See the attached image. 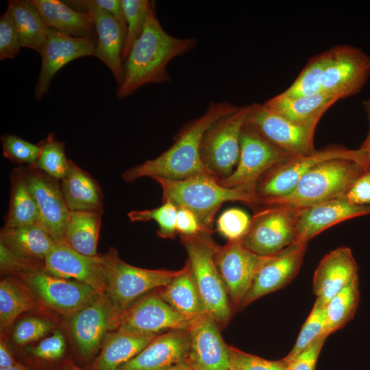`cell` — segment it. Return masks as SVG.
<instances>
[{"instance_id": "6da1fadb", "label": "cell", "mask_w": 370, "mask_h": 370, "mask_svg": "<svg viewBox=\"0 0 370 370\" xmlns=\"http://www.w3.org/2000/svg\"><path fill=\"white\" fill-rule=\"evenodd\" d=\"M237 108L227 101L210 103L203 114L180 130L171 147L158 157L126 170L123 180L133 182L144 177L180 180L208 174L200 156L203 136L216 121Z\"/></svg>"}, {"instance_id": "7a4b0ae2", "label": "cell", "mask_w": 370, "mask_h": 370, "mask_svg": "<svg viewBox=\"0 0 370 370\" xmlns=\"http://www.w3.org/2000/svg\"><path fill=\"white\" fill-rule=\"evenodd\" d=\"M197 43L195 38H179L168 34L156 15L153 3L143 32L124 63V77L118 86V98L129 97L147 84L170 81L166 71L168 64L195 48Z\"/></svg>"}, {"instance_id": "3957f363", "label": "cell", "mask_w": 370, "mask_h": 370, "mask_svg": "<svg viewBox=\"0 0 370 370\" xmlns=\"http://www.w3.org/2000/svg\"><path fill=\"white\" fill-rule=\"evenodd\" d=\"M369 161L336 158L313 167L288 195L258 206L305 208L345 197L353 184L369 170Z\"/></svg>"}, {"instance_id": "277c9868", "label": "cell", "mask_w": 370, "mask_h": 370, "mask_svg": "<svg viewBox=\"0 0 370 370\" xmlns=\"http://www.w3.org/2000/svg\"><path fill=\"white\" fill-rule=\"evenodd\" d=\"M161 187L163 201L186 208L196 217L202 232L212 234L214 217L228 201H240L254 208L256 197L241 189L226 188L208 175H199L180 180L153 178Z\"/></svg>"}, {"instance_id": "5b68a950", "label": "cell", "mask_w": 370, "mask_h": 370, "mask_svg": "<svg viewBox=\"0 0 370 370\" xmlns=\"http://www.w3.org/2000/svg\"><path fill=\"white\" fill-rule=\"evenodd\" d=\"M187 254V263L206 314L217 323H226L231 317L230 297L215 262L217 245L211 234L200 232L180 236Z\"/></svg>"}, {"instance_id": "8992f818", "label": "cell", "mask_w": 370, "mask_h": 370, "mask_svg": "<svg viewBox=\"0 0 370 370\" xmlns=\"http://www.w3.org/2000/svg\"><path fill=\"white\" fill-rule=\"evenodd\" d=\"M106 286L105 295L120 316L136 298L144 293L164 287L180 270L147 269L123 261L114 248L103 255Z\"/></svg>"}, {"instance_id": "52a82bcc", "label": "cell", "mask_w": 370, "mask_h": 370, "mask_svg": "<svg viewBox=\"0 0 370 370\" xmlns=\"http://www.w3.org/2000/svg\"><path fill=\"white\" fill-rule=\"evenodd\" d=\"M336 158L368 160L367 153L359 148L349 149L336 145L316 150L308 155L293 156L273 166L260 177L255 190V196L258 201L256 206L288 195L313 167L325 161Z\"/></svg>"}, {"instance_id": "ba28073f", "label": "cell", "mask_w": 370, "mask_h": 370, "mask_svg": "<svg viewBox=\"0 0 370 370\" xmlns=\"http://www.w3.org/2000/svg\"><path fill=\"white\" fill-rule=\"evenodd\" d=\"M250 105L238 108L216 121L204 133L200 156L210 175L216 179L229 176L237 165L240 154V137Z\"/></svg>"}, {"instance_id": "9c48e42d", "label": "cell", "mask_w": 370, "mask_h": 370, "mask_svg": "<svg viewBox=\"0 0 370 370\" xmlns=\"http://www.w3.org/2000/svg\"><path fill=\"white\" fill-rule=\"evenodd\" d=\"M292 156L271 143L245 122L241 132L238 164L229 176L217 180L224 187L241 189L255 196L260 177L273 166Z\"/></svg>"}, {"instance_id": "30bf717a", "label": "cell", "mask_w": 370, "mask_h": 370, "mask_svg": "<svg viewBox=\"0 0 370 370\" xmlns=\"http://www.w3.org/2000/svg\"><path fill=\"white\" fill-rule=\"evenodd\" d=\"M249 229L241 240L260 256L277 254L297 241L296 225L301 208L276 206L254 208Z\"/></svg>"}, {"instance_id": "8fae6325", "label": "cell", "mask_w": 370, "mask_h": 370, "mask_svg": "<svg viewBox=\"0 0 370 370\" xmlns=\"http://www.w3.org/2000/svg\"><path fill=\"white\" fill-rule=\"evenodd\" d=\"M245 122L271 143L293 156L308 155L316 151L314 134L317 122L296 123L264 103H258L250 105Z\"/></svg>"}, {"instance_id": "7c38bea8", "label": "cell", "mask_w": 370, "mask_h": 370, "mask_svg": "<svg viewBox=\"0 0 370 370\" xmlns=\"http://www.w3.org/2000/svg\"><path fill=\"white\" fill-rule=\"evenodd\" d=\"M370 75V56L361 49L338 45L330 49L323 74L321 91L339 100L360 91Z\"/></svg>"}, {"instance_id": "4fadbf2b", "label": "cell", "mask_w": 370, "mask_h": 370, "mask_svg": "<svg viewBox=\"0 0 370 370\" xmlns=\"http://www.w3.org/2000/svg\"><path fill=\"white\" fill-rule=\"evenodd\" d=\"M196 319L175 310L159 295L148 296L128 308L118 318L114 329L143 336L188 330Z\"/></svg>"}, {"instance_id": "5bb4252c", "label": "cell", "mask_w": 370, "mask_h": 370, "mask_svg": "<svg viewBox=\"0 0 370 370\" xmlns=\"http://www.w3.org/2000/svg\"><path fill=\"white\" fill-rule=\"evenodd\" d=\"M267 256H260L245 247L241 241L217 246L215 262L230 299L241 306L255 276Z\"/></svg>"}, {"instance_id": "9a60e30c", "label": "cell", "mask_w": 370, "mask_h": 370, "mask_svg": "<svg viewBox=\"0 0 370 370\" xmlns=\"http://www.w3.org/2000/svg\"><path fill=\"white\" fill-rule=\"evenodd\" d=\"M27 286L51 308L71 315L99 294L82 282L54 276L45 271L21 275Z\"/></svg>"}, {"instance_id": "2e32d148", "label": "cell", "mask_w": 370, "mask_h": 370, "mask_svg": "<svg viewBox=\"0 0 370 370\" xmlns=\"http://www.w3.org/2000/svg\"><path fill=\"white\" fill-rule=\"evenodd\" d=\"M45 271L56 277L86 284L101 294L106 286L103 255H84L70 246L66 241H56L46 256Z\"/></svg>"}, {"instance_id": "e0dca14e", "label": "cell", "mask_w": 370, "mask_h": 370, "mask_svg": "<svg viewBox=\"0 0 370 370\" xmlns=\"http://www.w3.org/2000/svg\"><path fill=\"white\" fill-rule=\"evenodd\" d=\"M119 317L105 294H99L71 315L70 332L82 358L88 359L95 353L107 331L114 328Z\"/></svg>"}, {"instance_id": "ac0fdd59", "label": "cell", "mask_w": 370, "mask_h": 370, "mask_svg": "<svg viewBox=\"0 0 370 370\" xmlns=\"http://www.w3.org/2000/svg\"><path fill=\"white\" fill-rule=\"evenodd\" d=\"M97 37L76 38L49 27L41 56V69L34 96L40 100L48 92L54 75L69 62L85 56H94Z\"/></svg>"}, {"instance_id": "d6986e66", "label": "cell", "mask_w": 370, "mask_h": 370, "mask_svg": "<svg viewBox=\"0 0 370 370\" xmlns=\"http://www.w3.org/2000/svg\"><path fill=\"white\" fill-rule=\"evenodd\" d=\"M25 175L38 210L37 225L55 241H65L64 223L69 213L61 185L58 180L34 167L28 166Z\"/></svg>"}, {"instance_id": "ffe728a7", "label": "cell", "mask_w": 370, "mask_h": 370, "mask_svg": "<svg viewBox=\"0 0 370 370\" xmlns=\"http://www.w3.org/2000/svg\"><path fill=\"white\" fill-rule=\"evenodd\" d=\"M75 10L88 14L96 29L97 45L95 55L112 72L119 86L123 80L124 63L122 51L126 34L119 23L94 0L69 1Z\"/></svg>"}, {"instance_id": "44dd1931", "label": "cell", "mask_w": 370, "mask_h": 370, "mask_svg": "<svg viewBox=\"0 0 370 370\" xmlns=\"http://www.w3.org/2000/svg\"><path fill=\"white\" fill-rule=\"evenodd\" d=\"M307 244L296 241L277 254L267 256L241 306L288 284L299 273Z\"/></svg>"}, {"instance_id": "7402d4cb", "label": "cell", "mask_w": 370, "mask_h": 370, "mask_svg": "<svg viewBox=\"0 0 370 370\" xmlns=\"http://www.w3.org/2000/svg\"><path fill=\"white\" fill-rule=\"evenodd\" d=\"M217 323L205 314L196 319L188 329L186 361L192 370L230 369V346L223 341Z\"/></svg>"}, {"instance_id": "603a6c76", "label": "cell", "mask_w": 370, "mask_h": 370, "mask_svg": "<svg viewBox=\"0 0 370 370\" xmlns=\"http://www.w3.org/2000/svg\"><path fill=\"white\" fill-rule=\"evenodd\" d=\"M358 277V265L352 250L338 247L319 262L313 276L312 290L317 300L325 306L339 291Z\"/></svg>"}, {"instance_id": "cb8c5ba5", "label": "cell", "mask_w": 370, "mask_h": 370, "mask_svg": "<svg viewBox=\"0 0 370 370\" xmlns=\"http://www.w3.org/2000/svg\"><path fill=\"white\" fill-rule=\"evenodd\" d=\"M188 347V330L166 332L118 370H167L186 360Z\"/></svg>"}, {"instance_id": "d4e9b609", "label": "cell", "mask_w": 370, "mask_h": 370, "mask_svg": "<svg viewBox=\"0 0 370 370\" xmlns=\"http://www.w3.org/2000/svg\"><path fill=\"white\" fill-rule=\"evenodd\" d=\"M369 214L370 206L354 204L346 197L301 208L296 225L297 241L308 243L332 225Z\"/></svg>"}, {"instance_id": "484cf974", "label": "cell", "mask_w": 370, "mask_h": 370, "mask_svg": "<svg viewBox=\"0 0 370 370\" xmlns=\"http://www.w3.org/2000/svg\"><path fill=\"white\" fill-rule=\"evenodd\" d=\"M48 27L76 38L97 37L91 16L58 0H29Z\"/></svg>"}, {"instance_id": "4316f807", "label": "cell", "mask_w": 370, "mask_h": 370, "mask_svg": "<svg viewBox=\"0 0 370 370\" xmlns=\"http://www.w3.org/2000/svg\"><path fill=\"white\" fill-rule=\"evenodd\" d=\"M339 99L323 92L310 96L290 97L281 93L264 103L289 121L307 124L319 123L325 112Z\"/></svg>"}, {"instance_id": "83f0119b", "label": "cell", "mask_w": 370, "mask_h": 370, "mask_svg": "<svg viewBox=\"0 0 370 370\" xmlns=\"http://www.w3.org/2000/svg\"><path fill=\"white\" fill-rule=\"evenodd\" d=\"M61 181V189L69 210L103 212L102 193L97 182L74 162L71 160L69 171Z\"/></svg>"}, {"instance_id": "f1b7e54d", "label": "cell", "mask_w": 370, "mask_h": 370, "mask_svg": "<svg viewBox=\"0 0 370 370\" xmlns=\"http://www.w3.org/2000/svg\"><path fill=\"white\" fill-rule=\"evenodd\" d=\"M56 241L35 224L13 227L4 226L0 232V243L11 252L20 257L42 262Z\"/></svg>"}, {"instance_id": "f546056e", "label": "cell", "mask_w": 370, "mask_h": 370, "mask_svg": "<svg viewBox=\"0 0 370 370\" xmlns=\"http://www.w3.org/2000/svg\"><path fill=\"white\" fill-rule=\"evenodd\" d=\"M157 336H143L121 330L106 334L95 370H118L134 358Z\"/></svg>"}, {"instance_id": "4dcf8cb0", "label": "cell", "mask_w": 370, "mask_h": 370, "mask_svg": "<svg viewBox=\"0 0 370 370\" xmlns=\"http://www.w3.org/2000/svg\"><path fill=\"white\" fill-rule=\"evenodd\" d=\"M101 214L102 211L69 210L64 227L65 241L84 255H98Z\"/></svg>"}, {"instance_id": "1f68e13d", "label": "cell", "mask_w": 370, "mask_h": 370, "mask_svg": "<svg viewBox=\"0 0 370 370\" xmlns=\"http://www.w3.org/2000/svg\"><path fill=\"white\" fill-rule=\"evenodd\" d=\"M6 10L13 20L22 47L40 53L47 39L49 27L38 10L29 0H10Z\"/></svg>"}, {"instance_id": "d6a6232c", "label": "cell", "mask_w": 370, "mask_h": 370, "mask_svg": "<svg viewBox=\"0 0 370 370\" xmlns=\"http://www.w3.org/2000/svg\"><path fill=\"white\" fill-rule=\"evenodd\" d=\"M158 295L175 310L190 318L197 319L206 314L187 262Z\"/></svg>"}, {"instance_id": "836d02e7", "label": "cell", "mask_w": 370, "mask_h": 370, "mask_svg": "<svg viewBox=\"0 0 370 370\" xmlns=\"http://www.w3.org/2000/svg\"><path fill=\"white\" fill-rule=\"evenodd\" d=\"M11 190L5 227L36 225L38 210L29 188L25 169H13L10 174Z\"/></svg>"}, {"instance_id": "e575fe53", "label": "cell", "mask_w": 370, "mask_h": 370, "mask_svg": "<svg viewBox=\"0 0 370 370\" xmlns=\"http://www.w3.org/2000/svg\"><path fill=\"white\" fill-rule=\"evenodd\" d=\"M359 302L358 278L336 294L325 305L323 336H328L353 317Z\"/></svg>"}, {"instance_id": "d590c367", "label": "cell", "mask_w": 370, "mask_h": 370, "mask_svg": "<svg viewBox=\"0 0 370 370\" xmlns=\"http://www.w3.org/2000/svg\"><path fill=\"white\" fill-rule=\"evenodd\" d=\"M34 301L29 291L17 282L5 278L0 282V325L9 328L21 314L32 309Z\"/></svg>"}, {"instance_id": "8d00e7d4", "label": "cell", "mask_w": 370, "mask_h": 370, "mask_svg": "<svg viewBox=\"0 0 370 370\" xmlns=\"http://www.w3.org/2000/svg\"><path fill=\"white\" fill-rule=\"evenodd\" d=\"M330 58V49L312 57L293 83L281 94L295 97L321 92L324 70Z\"/></svg>"}, {"instance_id": "74e56055", "label": "cell", "mask_w": 370, "mask_h": 370, "mask_svg": "<svg viewBox=\"0 0 370 370\" xmlns=\"http://www.w3.org/2000/svg\"><path fill=\"white\" fill-rule=\"evenodd\" d=\"M40 153L36 164L31 167L36 168L49 176L59 180L64 178L70 167V160L66 158L64 143L58 140L54 134H49L38 144Z\"/></svg>"}, {"instance_id": "f35d334b", "label": "cell", "mask_w": 370, "mask_h": 370, "mask_svg": "<svg viewBox=\"0 0 370 370\" xmlns=\"http://www.w3.org/2000/svg\"><path fill=\"white\" fill-rule=\"evenodd\" d=\"M122 4L127 22V34L122 51L124 62L133 45L143 32L147 14L153 3L148 0H122Z\"/></svg>"}, {"instance_id": "ab89813d", "label": "cell", "mask_w": 370, "mask_h": 370, "mask_svg": "<svg viewBox=\"0 0 370 370\" xmlns=\"http://www.w3.org/2000/svg\"><path fill=\"white\" fill-rule=\"evenodd\" d=\"M325 322V306L316 300L310 314L301 327L293 347L282 360L287 365L317 339L322 336Z\"/></svg>"}, {"instance_id": "60d3db41", "label": "cell", "mask_w": 370, "mask_h": 370, "mask_svg": "<svg viewBox=\"0 0 370 370\" xmlns=\"http://www.w3.org/2000/svg\"><path fill=\"white\" fill-rule=\"evenodd\" d=\"M177 207L170 201H163L158 208L151 210H132L127 216L132 222L154 221L158 225L157 234L161 238H173L176 230Z\"/></svg>"}, {"instance_id": "b9f144b4", "label": "cell", "mask_w": 370, "mask_h": 370, "mask_svg": "<svg viewBox=\"0 0 370 370\" xmlns=\"http://www.w3.org/2000/svg\"><path fill=\"white\" fill-rule=\"evenodd\" d=\"M3 155L13 163L27 164L33 166L40 153L38 145H34L14 134H5L1 137Z\"/></svg>"}, {"instance_id": "7bdbcfd3", "label": "cell", "mask_w": 370, "mask_h": 370, "mask_svg": "<svg viewBox=\"0 0 370 370\" xmlns=\"http://www.w3.org/2000/svg\"><path fill=\"white\" fill-rule=\"evenodd\" d=\"M251 218L238 208L223 211L217 221V231L228 241H241L247 233Z\"/></svg>"}, {"instance_id": "ee69618b", "label": "cell", "mask_w": 370, "mask_h": 370, "mask_svg": "<svg viewBox=\"0 0 370 370\" xmlns=\"http://www.w3.org/2000/svg\"><path fill=\"white\" fill-rule=\"evenodd\" d=\"M229 370H287L282 360H269L230 346Z\"/></svg>"}, {"instance_id": "f6af8a7d", "label": "cell", "mask_w": 370, "mask_h": 370, "mask_svg": "<svg viewBox=\"0 0 370 370\" xmlns=\"http://www.w3.org/2000/svg\"><path fill=\"white\" fill-rule=\"evenodd\" d=\"M53 327L51 321L42 318L30 317L18 321L12 332L13 341L18 345H25L48 334Z\"/></svg>"}, {"instance_id": "bcb514c9", "label": "cell", "mask_w": 370, "mask_h": 370, "mask_svg": "<svg viewBox=\"0 0 370 370\" xmlns=\"http://www.w3.org/2000/svg\"><path fill=\"white\" fill-rule=\"evenodd\" d=\"M21 47L13 20L6 10L0 17V60L14 58Z\"/></svg>"}, {"instance_id": "7dc6e473", "label": "cell", "mask_w": 370, "mask_h": 370, "mask_svg": "<svg viewBox=\"0 0 370 370\" xmlns=\"http://www.w3.org/2000/svg\"><path fill=\"white\" fill-rule=\"evenodd\" d=\"M0 268L1 273H18L23 275L42 269L45 271V263L18 256L0 243Z\"/></svg>"}, {"instance_id": "c3c4849f", "label": "cell", "mask_w": 370, "mask_h": 370, "mask_svg": "<svg viewBox=\"0 0 370 370\" xmlns=\"http://www.w3.org/2000/svg\"><path fill=\"white\" fill-rule=\"evenodd\" d=\"M66 344L62 333L56 330L53 334L42 340L32 349L33 355L38 358L53 360L61 358L65 352Z\"/></svg>"}, {"instance_id": "681fc988", "label": "cell", "mask_w": 370, "mask_h": 370, "mask_svg": "<svg viewBox=\"0 0 370 370\" xmlns=\"http://www.w3.org/2000/svg\"><path fill=\"white\" fill-rule=\"evenodd\" d=\"M328 336H322L287 365L288 370H315L317 360Z\"/></svg>"}, {"instance_id": "f907efd6", "label": "cell", "mask_w": 370, "mask_h": 370, "mask_svg": "<svg viewBox=\"0 0 370 370\" xmlns=\"http://www.w3.org/2000/svg\"><path fill=\"white\" fill-rule=\"evenodd\" d=\"M346 198L352 204L370 206V171L362 174L352 186Z\"/></svg>"}, {"instance_id": "816d5d0a", "label": "cell", "mask_w": 370, "mask_h": 370, "mask_svg": "<svg viewBox=\"0 0 370 370\" xmlns=\"http://www.w3.org/2000/svg\"><path fill=\"white\" fill-rule=\"evenodd\" d=\"M176 230L180 236H190L201 232L195 215L190 210L177 208Z\"/></svg>"}, {"instance_id": "f5cc1de1", "label": "cell", "mask_w": 370, "mask_h": 370, "mask_svg": "<svg viewBox=\"0 0 370 370\" xmlns=\"http://www.w3.org/2000/svg\"><path fill=\"white\" fill-rule=\"evenodd\" d=\"M101 8L112 14L119 23L125 34H127V22L122 4V0H94ZM126 37V36H125Z\"/></svg>"}, {"instance_id": "db71d44e", "label": "cell", "mask_w": 370, "mask_h": 370, "mask_svg": "<svg viewBox=\"0 0 370 370\" xmlns=\"http://www.w3.org/2000/svg\"><path fill=\"white\" fill-rule=\"evenodd\" d=\"M6 344L0 343V369H6L17 365Z\"/></svg>"}, {"instance_id": "11a10c76", "label": "cell", "mask_w": 370, "mask_h": 370, "mask_svg": "<svg viewBox=\"0 0 370 370\" xmlns=\"http://www.w3.org/2000/svg\"><path fill=\"white\" fill-rule=\"evenodd\" d=\"M362 103L369 122V130L365 140L361 144L359 149L367 153L370 152V98L364 100Z\"/></svg>"}, {"instance_id": "9f6ffc18", "label": "cell", "mask_w": 370, "mask_h": 370, "mask_svg": "<svg viewBox=\"0 0 370 370\" xmlns=\"http://www.w3.org/2000/svg\"><path fill=\"white\" fill-rule=\"evenodd\" d=\"M167 370H192L188 364L187 361L185 360L182 362H180L174 367L167 369Z\"/></svg>"}, {"instance_id": "6f0895ef", "label": "cell", "mask_w": 370, "mask_h": 370, "mask_svg": "<svg viewBox=\"0 0 370 370\" xmlns=\"http://www.w3.org/2000/svg\"><path fill=\"white\" fill-rule=\"evenodd\" d=\"M65 370H84V369L79 367L78 366L73 363L72 362L69 361L66 363L65 366Z\"/></svg>"}, {"instance_id": "680465c9", "label": "cell", "mask_w": 370, "mask_h": 370, "mask_svg": "<svg viewBox=\"0 0 370 370\" xmlns=\"http://www.w3.org/2000/svg\"><path fill=\"white\" fill-rule=\"evenodd\" d=\"M0 370H27V369L23 366L18 363L17 365L13 367L6 368V369H0Z\"/></svg>"}, {"instance_id": "91938a15", "label": "cell", "mask_w": 370, "mask_h": 370, "mask_svg": "<svg viewBox=\"0 0 370 370\" xmlns=\"http://www.w3.org/2000/svg\"><path fill=\"white\" fill-rule=\"evenodd\" d=\"M367 156L370 165V152L367 153Z\"/></svg>"}, {"instance_id": "94428289", "label": "cell", "mask_w": 370, "mask_h": 370, "mask_svg": "<svg viewBox=\"0 0 370 370\" xmlns=\"http://www.w3.org/2000/svg\"><path fill=\"white\" fill-rule=\"evenodd\" d=\"M288 370V369H287Z\"/></svg>"}]
</instances>
